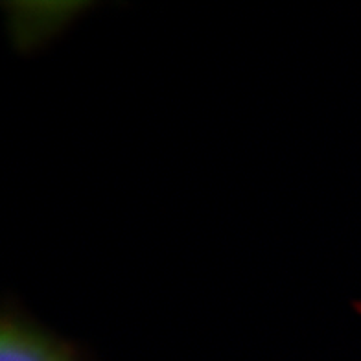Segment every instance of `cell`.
<instances>
[{
  "mask_svg": "<svg viewBox=\"0 0 361 361\" xmlns=\"http://www.w3.org/2000/svg\"><path fill=\"white\" fill-rule=\"evenodd\" d=\"M0 361H89V357L76 343L11 305L6 306L0 321Z\"/></svg>",
  "mask_w": 361,
  "mask_h": 361,
  "instance_id": "cell-1",
  "label": "cell"
}]
</instances>
